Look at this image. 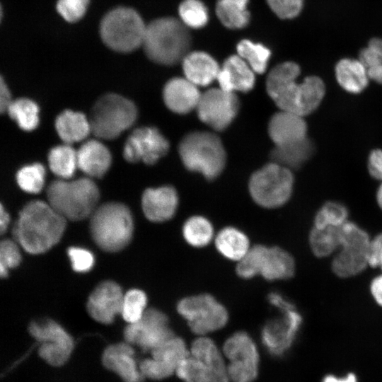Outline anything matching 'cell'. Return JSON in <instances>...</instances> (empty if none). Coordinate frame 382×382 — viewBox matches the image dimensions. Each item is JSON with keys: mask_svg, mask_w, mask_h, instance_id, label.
<instances>
[{"mask_svg": "<svg viewBox=\"0 0 382 382\" xmlns=\"http://www.w3.org/2000/svg\"><path fill=\"white\" fill-rule=\"evenodd\" d=\"M124 295L121 287L113 281L99 284L87 301V311L95 320L110 324L116 315L121 313Z\"/></svg>", "mask_w": 382, "mask_h": 382, "instance_id": "obj_19", "label": "cell"}, {"mask_svg": "<svg viewBox=\"0 0 382 382\" xmlns=\"http://www.w3.org/2000/svg\"><path fill=\"white\" fill-rule=\"evenodd\" d=\"M248 0H219L216 12L221 23L230 29L245 27L250 21L247 9Z\"/></svg>", "mask_w": 382, "mask_h": 382, "instance_id": "obj_34", "label": "cell"}, {"mask_svg": "<svg viewBox=\"0 0 382 382\" xmlns=\"http://www.w3.org/2000/svg\"><path fill=\"white\" fill-rule=\"evenodd\" d=\"M279 313L280 316L268 320L261 331L263 345L274 356L289 349L302 323V317L295 308Z\"/></svg>", "mask_w": 382, "mask_h": 382, "instance_id": "obj_17", "label": "cell"}, {"mask_svg": "<svg viewBox=\"0 0 382 382\" xmlns=\"http://www.w3.org/2000/svg\"><path fill=\"white\" fill-rule=\"evenodd\" d=\"M307 125L303 117L287 111L275 113L268 124V134L275 146H285L303 140Z\"/></svg>", "mask_w": 382, "mask_h": 382, "instance_id": "obj_24", "label": "cell"}, {"mask_svg": "<svg viewBox=\"0 0 382 382\" xmlns=\"http://www.w3.org/2000/svg\"><path fill=\"white\" fill-rule=\"evenodd\" d=\"M313 145L308 138L296 143L275 146L270 153L272 162L289 169H296L303 164L312 155Z\"/></svg>", "mask_w": 382, "mask_h": 382, "instance_id": "obj_32", "label": "cell"}, {"mask_svg": "<svg viewBox=\"0 0 382 382\" xmlns=\"http://www.w3.org/2000/svg\"><path fill=\"white\" fill-rule=\"evenodd\" d=\"M30 335L39 343V356L52 366L64 365L74 350L73 337L51 319L33 320L28 326Z\"/></svg>", "mask_w": 382, "mask_h": 382, "instance_id": "obj_12", "label": "cell"}, {"mask_svg": "<svg viewBox=\"0 0 382 382\" xmlns=\"http://www.w3.org/2000/svg\"><path fill=\"white\" fill-rule=\"evenodd\" d=\"M91 216V233L100 248L117 252L129 243L134 222L131 211L125 204L107 202L97 207Z\"/></svg>", "mask_w": 382, "mask_h": 382, "instance_id": "obj_4", "label": "cell"}, {"mask_svg": "<svg viewBox=\"0 0 382 382\" xmlns=\"http://www.w3.org/2000/svg\"><path fill=\"white\" fill-rule=\"evenodd\" d=\"M180 21L192 28H201L208 22L209 14L205 5L200 0H183L179 6Z\"/></svg>", "mask_w": 382, "mask_h": 382, "instance_id": "obj_41", "label": "cell"}, {"mask_svg": "<svg viewBox=\"0 0 382 382\" xmlns=\"http://www.w3.org/2000/svg\"><path fill=\"white\" fill-rule=\"evenodd\" d=\"M10 222V216L3 204H1L0 209V231L3 234L7 229Z\"/></svg>", "mask_w": 382, "mask_h": 382, "instance_id": "obj_53", "label": "cell"}, {"mask_svg": "<svg viewBox=\"0 0 382 382\" xmlns=\"http://www.w3.org/2000/svg\"><path fill=\"white\" fill-rule=\"evenodd\" d=\"M335 76L340 86L352 93L362 91L369 79L366 68L361 61L349 58L342 59L337 63Z\"/></svg>", "mask_w": 382, "mask_h": 382, "instance_id": "obj_31", "label": "cell"}, {"mask_svg": "<svg viewBox=\"0 0 382 382\" xmlns=\"http://www.w3.org/2000/svg\"><path fill=\"white\" fill-rule=\"evenodd\" d=\"M176 310L199 336L223 328L229 317L226 307L209 294L184 297L177 303Z\"/></svg>", "mask_w": 382, "mask_h": 382, "instance_id": "obj_10", "label": "cell"}, {"mask_svg": "<svg viewBox=\"0 0 382 382\" xmlns=\"http://www.w3.org/2000/svg\"><path fill=\"white\" fill-rule=\"evenodd\" d=\"M369 266L378 267L382 271V233L378 234L371 241Z\"/></svg>", "mask_w": 382, "mask_h": 382, "instance_id": "obj_48", "label": "cell"}, {"mask_svg": "<svg viewBox=\"0 0 382 382\" xmlns=\"http://www.w3.org/2000/svg\"><path fill=\"white\" fill-rule=\"evenodd\" d=\"M6 112L24 131L34 130L38 126L39 107L29 98H21L13 100Z\"/></svg>", "mask_w": 382, "mask_h": 382, "instance_id": "obj_37", "label": "cell"}, {"mask_svg": "<svg viewBox=\"0 0 382 382\" xmlns=\"http://www.w3.org/2000/svg\"><path fill=\"white\" fill-rule=\"evenodd\" d=\"M267 301L279 312L295 308L294 305L278 292H271L267 296Z\"/></svg>", "mask_w": 382, "mask_h": 382, "instance_id": "obj_50", "label": "cell"}, {"mask_svg": "<svg viewBox=\"0 0 382 382\" xmlns=\"http://www.w3.org/2000/svg\"><path fill=\"white\" fill-rule=\"evenodd\" d=\"M21 261L20 250L17 245L9 239L3 240L0 244V275L8 276L9 269L15 268Z\"/></svg>", "mask_w": 382, "mask_h": 382, "instance_id": "obj_44", "label": "cell"}, {"mask_svg": "<svg viewBox=\"0 0 382 382\" xmlns=\"http://www.w3.org/2000/svg\"><path fill=\"white\" fill-rule=\"evenodd\" d=\"M239 107L236 93L214 88L202 94L196 109L202 122L214 130L222 131L236 118Z\"/></svg>", "mask_w": 382, "mask_h": 382, "instance_id": "obj_15", "label": "cell"}, {"mask_svg": "<svg viewBox=\"0 0 382 382\" xmlns=\"http://www.w3.org/2000/svg\"><path fill=\"white\" fill-rule=\"evenodd\" d=\"M325 91L323 81L310 76L301 83L289 81L267 93L281 110L305 116L313 112L323 100Z\"/></svg>", "mask_w": 382, "mask_h": 382, "instance_id": "obj_11", "label": "cell"}, {"mask_svg": "<svg viewBox=\"0 0 382 382\" xmlns=\"http://www.w3.org/2000/svg\"><path fill=\"white\" fill-rule=\"evenodd\" d=\"M322 382H357V378L354 374H349L344 378H337L332 375H328L323 379Z\"/></svg>", "mask_w": 382, "mask_h": 382, "instance_id": "obj_54", "label": "cell"}, {"mask_svg": "<svg viewBox=\"0 0 382 382\" xmlns=\"http://www.w3.org/2000/svg\"><path fill=\"white\" fill-rule=\"evenodd\" d=\"M178 153L185 168L214 180L223 171L226 160L221 139L214 133L196 131L187 134L178 146Z\"/></svg>", "mask_w": 382, "mask_h": 382, "instance_id": "obj_5", "label": "cell"}, {"mask_svg": "<svg viewBox=\"0 0 382 382\" xmlns=\"http://www.w3.org/2000/svg\"><path fill=\"white\" fill-rule=\"evenodd\" d=\"M146 25L134 9L118 7L103 18L100 33L103 41L110 49L129 52L143 45Z\"/></svg>", "mask_w": 382, "mask_h": 382, "instance_id": "obj_7", "label": "cell"}, {"mask_svg": "<svg viewBox=\"0 0 382 382\" xmlns=\"http://www.w3.org/2000/svg\"><path fill=\"white\" fill-rule=\"evenodd\" d=\"M48 203L66 219L83 220L96 209L100 192L90 178L59 179L47 188Z\"/></svg>", "mask_w": 382, "mask_h": 382, "instance_id": "obj_3", "label": "cell"}, {"mask_svg": "<svg viewBox=\"0 0 382 382\" xmlns=\"http://www.w3.org/2000/svg\"><path fill=\"white\" fill-rule=\"evenodd\" d=\"M271 10L282 19H291L301 12L304 0H266Z\"/></svg>", "mask_w": 382, "mask_h": 382, "instance_id": "obj_47", "label": "cell"}, {"mask_svg": "<svg viewBox=\"0 0 382 382\" xmlns=\"http://www.w3.org/2000/svg\"><path fill=\"white\" fill-rule=\"evenodd\" d=\"M90 0H57V10L67 22L74 23L85 14Z\"/></svg>", "mask_w": 382, "mask_h": 382, "instance_id": "obj_45", "label": "cell"}, {"mask_svg": "<svg viewBox=\"0 0 382 382\" xmlns=\"http://www.w3.org/2000/svg\"><path fill=\"white\" fill-rule=\"evenodd\" d=\"M169 150V142L154 127L134 129L128 137L123 149L126 161L137 163L142 161L147 165L155 164Z\"/></svg>", "mask_w": 382, "mask_h": 382, "instance_id": "obj_16", "label": "cell"}, {"mask_svg": "<svg viewBox=\"0 0 382 382\" xmlns=\"http://www.w3.org/2000/svg\"><path fill=\"white\" fill-rule=\"evenodd\" d=\"M341 226L312 228L308 241L311 251L316 257H328L338 250L340 245Z\"/></svg>", "mask_w": 382, "mask_h": 382, "instance_id": "obj_35", "label": "cell"}, {"mask_svg": "<svg viewBox=\"0 0 382 382\" xmlns=\"http://www.w3.org/2000/svg\"><path fill=\"white\" fill-rule=\"evenodd\" d=\"M214 245L223 257L229 260L238 262L251 248L246 234L233 226L221 229L214 237Z\"/></svg>", "mask_w": 382, "mask_h": 382, "instance_id": "obj_30", "label": "cell"}, {"mask_svg": "<svg viewBox=\"0 0 382 382\" xmlns=\"http://www.w3.org/2000/svg\"><path fill=\"white\" fill-rule=\"evenodd\" d=\"M54 125L60 139L70 145L83 140L91 132L89 119L82 112L71 110L62 112Z\"/></svg>", "mask_w": 382, "mask_h": 382, "instance_id": "obj_29", "label": "cell"}, {"mask_svg": "<svg viewBox=\"0 0 382 382\" xmlns=\"http://www.w3.org/2000/svg\"><path fill=\"white\" fill-rule=\"evenodd\" d=\"M147 297L140 289H134L127 291L123 298L121 314L128 323L138 321L146 311Z\"/></svg>", "mask_w": 382, "mask_h": 382, "instance_id": "obj_42", "label": "cell"}, {"mask_svg": "<svg viewBox=\"0 0 382 382\" xmlns=\"http://www.w3.org/2000/svg\"><path fill=\"white\" fill-rule=\"evenodd\" d=\"M175 372L184 382H205V371L202 363L190 353L180 363Z\"/></svg>", "mask_w": 382, "mask_h": 382, "instance_id": "obj_43", "label": "cell"}, {"mask_svg": "<svg viewBox=\"0 0 382 382\" xmlns=\"http://www.w3.org/2000/svg\"><path fill=\"white\" fill-rule=\"evenodd\" d=\"M71 267L76 272L90 271L94 265L93 254L88 250L81 247H70L67 250Z\"/></svg>", "mask_w": 382, "mask_h": 382, "instance_id": "obj_46", "label": "cell"}, {"mask_svg": "<svg viewBox=\"0 0 382 382\" xmlns=\"http://www.w3.org/2000/svg\"><path fill=\"white\" fill-rule=\"evenodd\" d=\"M179 199L177 191L170 185L146 189L141 197L143 212L148 220L161 223L175 214Z\"/></svg>", "mask_w": 382, "mask_h": 382, "instance_id": "obj_21", "label": "cell"}, {"mask_svg": "<svg viewBox=\"0 0 382 382\" xmlns=\"http://www.w3.org/2000/svg\"><path fill=\"white\" fill-rule=\"evenodd\" d=\"M257 276L267 281L284 280L293 277L295 262L291 254L278 246L255 245L251 248Z\"/></svg>", "mask_w": 382, "mask_h": 382, "instance_id": "obj_18", "label": "cell"}, {"mask_svg": "<svg viewBox=\"0 0 382 382\" xmlns=\"http://www.w3.org/2000/svg\"><path fill=\"white\" fill-rule=\"evenodd\" d=\"M223 352L230 361L227 371L233 382H253L256 378L259 354L247 332L238 331L231 335L223 345Z\"/></svg>", "mask_w": 382, "mask_h": 382, "instance_id": "obj_13", "label": "cell"}, {"mask_svg": "<svg viewBox=\"0 0 382 382\" xmlns=\"http://www.w3.org/2000/svg\"><path fill=\"white\" fill-rule=\"evenodd\" d=\"M109 149L100 141L91 139L77 151L78 168L91 178H102L111 165Z\"/></svg>", "mask_w": 382, "mask_h": 382, "instance_id": "obj_26", "label": "cell"}, {"mask_svg": "<svg viewBox=\"0 0 382 382\" xmlns=\"http://www.w3.org/2000/svg\"><path fill=\"white\" fill-rule=\"evenodd\" d=\"M202 94L197 86L186 78L170 79L163 91V101L167 108L177 114H187L197 108Z\"/></svg>", "mask_w": 382, "mask_h": 382, "instance_id": "obj_25", "label": "cell"}, {"mask_svg": "<svg viewBox=\"0 0 382 382\" xmlns=\"http://www.w3.org/2000/svg\"><path fill=\"white\" fill-rule=\"evenodd\" d=\"M294 177L290 169L271 162L255 171L249 180V192L259 206L274 209L283 206L291 197Z\"/></svg>", "mask_w": 382, "mask_h": 382, "instance_id": "obj_8", "label": "cell"}, {"mask_svg": "<svg viewBox=\"0 0 382 382\" xmlns=\"http://www.w3.org/2000/svg\"><path fill=\"white\" fill-rule=\"evenodd\" d=\"M137 117V109L132 101L117 93H106L91 109V132L98 138L112 139L132 127Z\"/></svg>", "mask_w": 382, "mask_h": 382, "instance_id": "obj_6", "label": "cell"}, {"mask_svg": "<svg viewBox=\"0 0 382 382\" xmlns=\"http://www.w3.org/2000/svg\"><path fill=\"white\" fill-rule=\"evenodd\" d=\"M216 80L221 89L236 93L248 92L255 85V72L238 54L228 57L220 68Z\"/></svg>", "mask_w": 382, "mask_h": 382, "instance_id": "obj_23", "label": "cell"}, {"mask_svg": "<svg viewBox=\"0 0 382 382\" xmlns=\"http://www.w3.org/2000/svg\"><path fill=\"white\" fill-rule=\"evenodd\" d=\"M13 100L6 83L1 78L0 81V110L1 113L7 111Z\"/></svg>", "mask_w": 382, "mask_h": 382, "instance_id": "obj_51", "label": "cell"}, {"mask_svg": "<svg viewBox=\"0 0 382 382\" xmlns=\"http://www.w3.org/2000/svg\"><path fill=\"white\" fill-rule=\"evenodd\" d=\"M376 199H377L378 206L382 209V184L380 185L377 191Z\"/></svg>", "mask_w": 382, "mask_h": 382, "instance_id": "obj_55", "label": "cell"}, {"mask_svg": "<svg viewBox=\"0 0 382 382\" xmlns=\"http://www.w3.org/2000/svg\"><path fill=\"white\" fill-rule=\"evenodd\" d=\"M238 54L251 67L255 73L265 71L271 55L270 50L260 43L242 40L236 47Z\"/></svg>", "mask_w": 382, "mask_h": 382, "instance_id": "obj_38", "label": "cell"}, {"mask_svg": "<svg viewBox=\"0 0 382 382\" xmlns=\"http://www.w3.org/2000/svg\"><path fill=\"white\" fill-rule=\"evenodd\" d=\"M191 37L187 26L173 17L161 18L146 25L142 46L147 57L163 65H173L189 53Z\"/></svg>", "mask_w": 382, "mask_h": 382, "instance_id": "obj_2", "label": "cell"}, {"mask_svg": "<svg viewBox=\"0 0 382 382\" xmlns=\"http://www.w3.org/2000/svg\"><path fill=\"white\" fill-rule=\"evenodd\" d=\"M102 363L124 382H142L145 378L135 360L134 350L127 342L108 346L103 352Z\"/></svg>", "mask_w": 382, "mask_h": 382, "instance_id": "obj_20", "label": "cell"}, {"mask_svg": "<svg viewBox=\"0 0 382 382\" xmlns=\"http://www.w3.org/2000/svg\"><path fill=\"white\" fill-rule=\"evenodd\" d=\"M151 353L156 368L165 378L171 376L180 363L190 355L185 341L175 335Z\"/></svg>", "mask_w": 382, "mask_h": 382, "instance_id": "obj_28", "label": "cell"}, {"mask_svg": "<svg viewBox=\"0 0 382 382\" xmlns=\"http://www.w3.org/2000/svg\"><path fill=\"white\" fill-rule=\"evenodd\" d=\"M368 168L370 174L382 180V150L375 149L369 155Z\"/></svg>", "mask_w": 382, "mask_h": 382, "instance_id": "obj_49", "label": "cell"}, {"mask_svg": "<svg viewBox=\"0 0 382 382\" xmlns=\"http://www.w3.org/2000/svg\"><path fill=\"white\" fill-rule=\"evenodd\" d=\"M185 78L197 86H205L216 79L220 67L217 62L204 52H192L182 60Z\"/></svg>", "mask_w": 382, "mask_h": 382, "instance_id": "obj_27", "label": "cell"}, {"mask_svg": "<svg viewBox=\"0 0 382 382\" xmlns=\"http://www.w3.org/2000/svg\"><path fill=\"white\" fill-rule=\"evenodd\" d=\"M16 182L21 190L28 193H38L44 187L45 169L39 163L28 164L16 173Z\"/></svg>", "mask_w": 382, "mask_h": 382, "instance_id": "obj_39", "label": "cell"}, {"mask_svg": "<svg viewBox=\"0 0 382 382\" xmlns=\"http://www.w3.org/2000/svg\"><path fill=\"white\" fill-rule=\"evenodd\" d=\"M371 241L367 232L356 224L349 221L344 224L340 248L331 263L332 272L342 278L363 272L369 265Z\"/></svg>", "mask_w": 382, "mask_h": 382, "instance_id": "obj_9", "label": "cell"}, {"mask_svg": "<svg viewBox=\"0 0 382 382\" xmlns=\"http://www.w3.org/2000/svg\"><path fill=\"white\" fill-rule=\"evenodd\" d=\"M173 335L167 316L154 308L146 309L138 321L129 323L124 330L125 342L143 351L151 352Z\"/></svg>", "mask_w": 382, "mask_h": 382, "instance_id": "obj_14", "label": "cell"}, {"mask_svg": "<svg viewBox=\"0 0 382 382\" xmlns=\"http://www.w3.org/2000/svg\"><path fill=\"white\" fill-rule=\"evenodd\" d=\"M50 170L60 179H69L78 167L77 151L70 144L54 146L48 154Z\"/></svg>", "mask_w": 382, "mask_h": 382, "instance_id": "obj_36", "label": "cell"}, {"mask_svg": "<svg viewBox=\"0 0 382 382\" xmlns=\"http://www.w3.org/2000/svg\"><path fill=\"white\" fill-rule=\"evenodd\" d=\"M190 354L199 359L205 371V382H228L229 376L222 355L214 342L199 336L190 347Z\"/></svg>", "mask_w": 382, "mask_h": 382, "instance_id": "obj_22", "label": "cell"}, {"mask_svg": "<svg viewBox=\"0 0 382 382\" xmlns=\"http://www.w3.org/2000/svg\"><path fill=\"white\" fill-rule=\"evenodd\" d=\"M347 218L348 211L345 205L336 202H328L317 212L313 226L340 227L348 221Z\"/></svg>", "mask_w": 382, "mask_h": 382, "instance_id": "obj_40", "label": "cell"}, {"mask_svg": "<svg viewBox=\"0 0 382 382\" xmlns=\"http://www.w3.org/2000/svg\"><path fill=\"white\" fill-rule=\"evenodd\" d=\"M370 291L377 304L382 306V274L373 279L370 284Z\"/></svg>", "mask_w": 382, "mask_h": 382, "instance_id": "obj_52", "label": "cell"}, {"mask_svg": "<svg viewBox=\"0 0 382 382\" xmlns=\"http://www.w3.org/2000/svg\"><path fill=\"white\" fill-rule=\"evenodd\" d=\"M182 235L187 244L197 248L207 246L215 237L211 221L199 215L192 216L184 222Z\"/></svg>", "mask_w": 382, "mask_h": 382, "instance_id": "obj_33", "label": "cell"}, {"mask_svg": "<svg viewBox=\"0 0 382 382\" xmlns=\"http://www.w3.org/2000/svg\"><path fill=\"white\" fill-rule=\"evenodd\" d=\"M66 220L49 203L33 200L21 210L13 233L26 252L43 253L59 241L66 228Z\"/></svg>", "mask_w": 382, "mask_h": 382, "instance_id": "obj_1", "label": "cell"}]
</instances>
